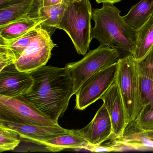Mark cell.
Returning <instances> with one entry per match:
<instances>
[{
  "mask_svg": "<svg viewBox=\"0 0 153 153\" xmlns=\"http://www.w3.org/2000/svg\"><path fill=\"white\" fill-rule=\"evenodd\" d=\"M30 73L33 84L24 97L58 123L72 96L73 84L68 70L45 66Z\"/></svg>",
  "mask_w": 153,
  "mask_h": 153,
  "instance_id": "obj_1",
  "label": "cell"
},
{
  "mask_svg": "<svg viewBox=\"0 0 153 153\" xmlns=\"http://www.w3.org/2000/svg\"><path fill=\"white\" fill-rule=\"evenodd\" d=\"M120 13L112 3H102L101 8L93 9L95 25L91 33L92 40L97 39L100 45L115 50L119 59L132 55L137 36V30L125 22Z\"/></svg>",
  "mask_w": 153,
  "mask_h": 153,
  "instance_id": "obj_2",
  "label": "cell"
},
{
  "mask_svg": "<svg viewBox=\"0 0 153 153\" xmlns=\"http://www.w3.org/2000/svg\"><path fill=\"white\" fill-rule=\"evenodd\" d=\"M92 10L89 0H70L58 28L67 33L77 53L84 56L92 40Z\"/></svg>",
  "mask_w": 153,
  "mask_h": 153,
  "instance_id": "obj_3",
  "label": "cell"
},
{
  "mask_svg": "<svg viewBox=\"0 0 153 153\" xmlns=\"http://www.w3.org/2000/svg\"><path fill=\"white\" fill-rule=\"evenodd\" d=\"M115 81L125 108L127 125L142 110L138 62L132 55L119 59Z\"/></svg>",
  "mask_w": 153,
  "mask_h": 153,
  "instance_id": "obj_4",
  "label": "cell"
},
{
  "mask_svg": "<svg viewBox=\"0 0 153 153\" xmlns=\"http://www.w3.org/2000/svg\"><path fill=\"white\" fill-rule=\"evenodd\" d=\"M119 55L115 50L105 45H99L89 51L82 59L65 66L73 84L72 96L82 85L94 75L117 62Z\"/></svg>",
  "mask_w": 153,
  "mask_h": 153,
  "instance_id": "obj_5",
  "label": "cell"
},
{
  "mask_svg": "<svg viewBox=\"0 0 153 153\" xmlns=\"http://www.w3.org/2000/svg\"><path fill=\"white\" fill-rule=\"evenodd\" d=\"M0 120L48 127L59 124L38 110L24 96L8 97L0 95Z\"/></svg>",
  "mask_w": 153,
  "mask_h": 153,
  "instance_id": "obj_6",
  "label": "cell"
},
{
  "mask_svg": "<svg viewBox=\"0 0 153 153\" xmlns=\"http://www.w3.org/2000/svg\"><path fill=\"white\" fill-rule=\"evenodd\" d=\"M56 46L49 33L40 26L15 65L20 71L32 72L47 64Z\"/></svg>",
  "mask_w": 153,
  "mask_h": 153,
  "instance_id": "obj_7",
  "label": "cell"
},
{
  "mask_svg": "<svg viewBox=\"0 0 153 153\" xmlns=\"http://www.w3.org/2000/svg\"><path fill=\"white\" fill-rule=\"evenodd\" d=\"M118 62L88 79L76 94L75 109L83 111L101 98L115 81Z\"/></svg>",
  "mask_w": 153,
  "mask_h": 153,
  "instance_id": "obj_8",
  "label": "cell"
},
{
  "mask_svg": "<svg viewBox=\"0 0 153 153\" xmlns=\"http://www.w3.org/2000/svg\"><path fill=\"white\" fill-rule=\"evenodd\" d=\"M33 84L30 72L20 71L15 64L0 71V95L15 97L27 94Z\"/></svg>",
  "mask_w": 153,
  "mask_h": 153,
  "instance_id": "obj_9",
  "label": "cell"
},
{
  "mask_svg": "<svg viewBox=\"0 0 153 153\" xmlns=\"http://www.w3.org/2000/svg\"><path fill=\"white\" fill-rule=\"evenodd\" d=\"M0 126L16 131L22 140L43 146L45 141L59 136L70 134L73 130L67 129L59 124L54 127L22 124L0 120Z\"/></svg>",
  "mask_w": 153,
  "mask_h": 153,
  "instance_id": "obj_10",
  "label": "cell"
},
{
  "mask_svg": "<svg viewBox=\"0 0 153 153\" xmlns=\"http://www.w3.org/2000/svg\"><path fill=\"white\" fill-rule=\"evenodd\" d=\"M100 99L103 102L111 118L112 140L119 139L123 137L127 124L125 108L115 80Z\"/></svg>",
  "mask_w": 153,
  "mask_h": 153,
  "instance_id": "obj_11",
  "label": "cell"
},
{
  "mask_svg": "<svg viewBox=\"0 0 153 153\" xmlns=\"http://www.w3.org/2000/svg\"><path fill=\"white\" fill-rule=\"evenodd\" d=\"M77 131L92 145H100L106 140L112 139L111 122L104 104L98 109L91 122Z\"/></svg>",
  "mask_w": 153,
  "mask_h": 153,
  "instance_id": "obj_12",
  "label": "cell"
},
{
  "mask_svg": "<svg viewBox=\"0 0 153 153\" xmlns=\"http://www.w3.org/2000/svg\"><path fill=\"white\" fill-rule=\"evenodd\" d=\"M44 19L38 9L25 17L0 27V42H10L40 27Z\"/></svg>",
  "mask_w": 153,
  "mask_h": 153,
  "instance_id": "obj_13",
  "label": "cell"
},
{
  "mask_svg": "<svg viewBox=\"0 0 153 153\" xmlns=\"http://www.w3.org/2000/svg\"><path fill=\"white\" fill-rule=\"evenodd\" d=\"M38 8L37 0H15L0 7V27L28 16Z\"/></svg>",
  "mask_w": 153,
  "mask_h": 153,
  "instance_id": "obj_14",
  "label": "cell"
},
{
  "mask_svg": "<svg viewBox=\"0 0 153 153\" xmlns=\"http://www.w3.org/2000/svg\"><path fill=\"white\" fill-rule=\"evenodd\" d=\"M140 85L142 109L153 110V68L142 61L138 62Z\"/></svg>",
  "mask_w": 153,
  "mask_h": 153,
  "instance_id": "obj_15",
  "label": "cell"
},
{
  "mask_svg": "<svg viewBox=\"0 0 153 153\" xmlns=\"http://www.w3.org/2000/svg\"><path fill=\"white\" fill-rule=\"evenodd\" d=\"M153 46V14L137 30V42L132 52L133 58L138 62L142 60Z\"/></svg>",
  "mask_w": 153,
  "mask_h": 153,
  "instance_id": "obj_16",
  "label": "cell"
},
{
  "mask_svg": "<svg viewBox=\"0 0 153 153\" xmlns=\"http://www.w3.org/2000/svg\"><path fill=\"white\" fill-rule=\"evenodd\" d=\"M89 142L78 132L72 130L70 134L59 136L45 141L43 146L48 151L56 152L66 149H82Z\"/></svg>",
  "mask_w": 153,
  "mask_h": 153,
  "instance_id": "obj_17",
  "label": "cell"
},
{
  "mask_svg": "<svg viewBox=\"0 0 153 153\" xmlns=\"http://www.w3.org/2000/svg\"><path fill=\"white\" fill-rule=\"evenodd\" d=\"M70 0L62 3L47 7H39L38 14L44 19L41 27L46 30L51 36L58 29Z\"/></svg>",
  "mask_w": 153,
  "mask_h": 153,
  "instance_id": "obj_18",
  "label": "cell"
},
{
  "mask_svg": "<svg viewBox=\"0 0 153 153\" xmlns=\"http://www.w3.org/2000/svg\"><path fill=\"white\" fill-rule=\"evenodd\" d=\"M153 12V0H141L123 17L128 25L137 30L149 19Z\"/></svg>",
  "mask_w": 153,
  "mask_h": 153,
  "instance_id": "obj_19",
  "label": "cell"
},
{
  "mask_svg": "<svg viewBox=\"0 0 153 153\" xmlns=\"http://www.w3.org/2000/svg\"><path fill=\"white\" fill-rule=\"evenodd\" d=\"M123 138V144L127 146L153 149V131H142L136 128L132 122L127 125Z\"/></svg>",
  "mask_w": 153,
  "mask_h": 153,
  "instance_id": "obj_20",
  "label": "cell"
},
{
  "mask_svg": "<svg viewBox=\"0 0 153 153\" xmlns=\"http://www.w3.org/2000/svg\"><path fill=\"white\" fill-rule=\"evenodd\" d=\"M22 139L18 132L9 128L0 126V152L15 149Z\"/></svg>",
  "mask_w": 153,
  "mask_h": 153,
  "instance_id": "obj_21",
  "label": "cell"
},
{
  "mask_svg": "<svg viewBox=\"0 0 153 153\" xmlns=\"http://www.w3.org/2000/svg\"><path fill=\"white\" fill-rule=\"evenodd\" d=\"M38 28L30 31L25 35L10 42H0V45L6 46L14 52L17 59H18L23 52L31 42L33 38L36 35Z\"/></svg>",
  "mask_w": 153,
  "mask_h": 153,
  "instance_id": "obj_22",
  "label": "cell"
},
{
  "mask_svg": "<svg viewBox=\"0 0 153 153\" xmlns=\"http://www.w3.org/2000/svg\"><path fill=\"white\" fill-rule=\"evenodd\" d=\"M132 123L136 128L142 131H153V110L143 108Z\"/></svg>",
  "mask_w": 153,
  "mask_h": 153,
  "instance_id": "obj_23",
  "label": "cell"
},
{
  "mask_svg": "<svg viewBox=\"0 0 153 153\" xmlns=\"http://www.w3.org/2000/svg\"><path fill=\"white\" fill-rule=\"evenodd\" d=\"M17 60L15 53L10 49L0 45V71L7 66L16 64Z\"/></svg>",
  "mask_w": 153,
  "mask_h": 153,
  "instance_id": "obj_24",
  "label": "cell"
},
{
  "mask_svg": "<svg viewBox=\"0 0 153 153\" xmlns=\"http://www.w3.org/2000/svg\"><path fill=\"white\" fill-rule=\"evenodd\" d=\"M67 0H37L39 7L53 6L62 3Z\"/></svg>",
  "mask_w": 153,
  "mask_h": 153,
  "instance_id": "obj_25",
  "label": "cell"
},
{
  "mask_svg": "<svg viewBox=\"0 0 153 153\" xmlns=\"http://www.w3.org/2000/svg\"><path fill=\"white\" fill-rule=\"evenodd\" d=\"M140 61L143 62L153 68V46L146 56Z\"/></svg>",
  "mask_w": 153,
  "mask_h": 153,
  "instance_id": "obj_26",
  "label": "cell"
},
{
  "mask_svg": "<svg viewBox=\"0 0 153 153\" xmlns=\"http://www.w3.org/2000/svg\"><path fill=\"white\" fill-rule=\"evenodd\" d=\"M95 1L98 4L104 3L114 4V3H118V2H120L122 1V0H95Z\"/></svg>",
  "mask_w": 153,
  "mask_h": 153,
  "instance_id": "obj_27",
  "label": "cell"
},
{
  "mask_svg": "<svg viewBox=\"0 0 153 153\" xmlns=\"http://www.w3.org/2000/svg\"><path fill=\"white\" fill-rule=\"evenodd\" d=\"M15 0H0V7H4Z\"/></svg>",
  "mask_w": 153,
  "mask_h": 153,
  "instance_id": "obj_28",
  "label": "cell"
},
{
  "mask_svg": "<svg viewBox=\"0 0 153 153\" xmlns=\"http://www.w3.org/2000/svg\"><path fill=\"white\" fill-rule=\"evenodd\" d=\"M152 14H153V13H152Z\"/></svg>",
  "mask_w": 153,
  "mask_h": 153,
  "instance_id": "obj_29",
  "label": "cell"
}]
</instances>
